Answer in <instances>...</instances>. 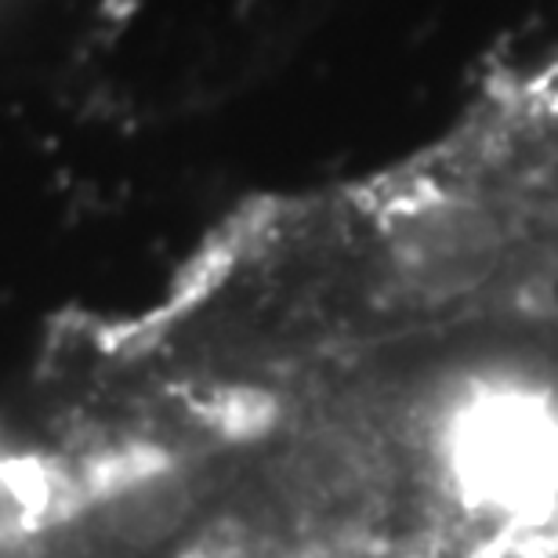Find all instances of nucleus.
I'll list each match as a JSON object with an SVG mask.
<instances>
[{"mask_svg":"<svg viewBox=\"0 0 558 558\" xmlns=\"http://www.w3.org/2000/svg\"><path fill=\"white\" fill-rule=\"evenodd\" d=\"M439 464L464 515L497 533L558 526V381L530 363H489L446 399Z\"/></svg>","mask_w":558,"mask_h":558,"instance_id":"1","label":"nucleus"}]
</instances>
